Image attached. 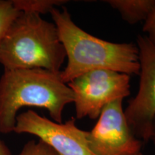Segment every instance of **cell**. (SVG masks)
Listing matches in <instances>:
<instances>
[{
  "label": "cell",
  "mask_w": 155,
  "mask_h": 155,
  "mask_svg": "<svg viewBox=\"0 0 155 155\" xmlns=\"http://www.w3.org/2000/svg\"><path fill=\"white\" fill-rule=\"evenodd\" d=\"M68 86L74 96L76 119H96L106 105L130 95V75L94 70L75 78Z\"/></svg>",
  "instance_id": "obj_4"
},
{
  "label": "cell",
  "mask_w": 155,
  "mask_h": 155,
  "mask_svg": "<svg viewBox=\"0 0 155 155\" xmlns=\"http://www.w3.org/2000/svg\"><path fill=\"white\" fill-rule=\"evenodd\" d=\"M75 120L57 123L28 110L17 115L14 131L36 136L59 155H96L89 147L88 131L79 129Z\"/></svg>",
  "instance_id": "obj_6"
},
{
  "label": "cell",
  "mask_w": 155,
  "mask_h": 155,
  "mask_svg": "<svg viewBox=\"0 0 155 155\" xmlns=\"http://www.w3.org/2000/svg\"><path fill=\"white\" fill-rule=\"evenodd\" d=\"M0 155H12L10 150L1 139H0Z\"/></svg>",
  "instance_id": "obj_13"
},
{
  "label": "cell",
  "mask_w": 155,
  "mask_h": 155,
  "mask_svg": "<svg viewBox=\"0 0 155 155\" xmlns=\"http://www.w3.org/2000/svg\"><path fill=\"white\" fill-rule=\"evenodd\" d=\"M65 58L55 24L35 13H19L0 42V64L5 70L61 73Z\"/></svg>",
  "instance_id": "obj_3"
},
{
  "label": "cell",
  "mask_w": 155,
  "mask_h": 155,
  "mask_svg": "<svg viewBox=\"0 0 155 155\" xmlns=\"http://www.w3.org/2000/svg\"><path fill=\"white\" fill-rule=\"evenodd\" d=\"M88 141L96 155H132L140 152L141 142L128 124L123 99L103 108L96 124L88 131Z\"/></svg>",
  "instance_id": "obj_7"
},
{
  "label": "cell",
  "mask_w": 155,
  "mask_h": 155,
  "mask_svg": "<svg viewBox=\"0 0 155 155\" xmlns=\"http://www.w3.org/2000/svg\"><path fill=\"white\" fill-rule=\"evenodd\" d=\"M143 32L147 34L145 36L151 43L155 46V6L144 20Z\"/></svg>",
  "instance_id": "obj_12"
},
{
  "label": "cell",
  "mask_w": 155,
  "mask_h": 155,
  "mask_svg": "<svg viewBox=\"0 0 155 155\" xmlns=\"http://www.w3.org/2000/svg\"><path fill=\"white\" fill-rule=\"evenodd\" d=\"M14 7L19 12L42 15L50 12L55 7L65 5L67 0H11Z\"/></svg>",
  "instance_id": "obj_9"
},
{
  "label": "cell",
  "mask_w": 155,
  "mask_h": 155,
  "mask_svg": "<svg viewBox=\"0 0 155 155\" xmlns=\"http://www.w3.org/2000/svg\"><path fill=\"white\" fill-rule=\"evenodd\" d=\"M151 140L153 141V142H154V144L155 146V119L154 121V126H153V131H152V137H151Z\"/></svg>",
  "instance_id": "obj_14"
},
{
  "label": "cell",
  "mask_w": 155,
  "mask_h": 155,
  "mask_svg": "<svg viewBox=\"0 0 155 155\" xmlns=\"http://www.w3.org/2000/svg\"><path fill=\"white\" fill-rule=\"evenodd\" d=\"M137 43L140 64L139 87L124 114L135 137L148 141L152 137L155 119V46L143 35L138 37Z\"/></svg>",
  "instance_id": "obj_5"
},
{
  "label": "cell",
  "mask_w": 155,
  "mask_h": 155,
  "mask_svg": "<svg viewBox=\"0 0 155 155\" xmlns=\"http://www.w3.org/2000/svg\"><path fill=\"white\" fill-rule=\"evenodd\" d=\"M74 101L73 93L61 73L44 69L5 70L0 78V132L14 131L23 107L48 110L53 121L62 123L63 112Z\"/></svg>",
  "instance_id": "obj_2"
},
{
  "label": "cell",
  "mask_w": 155,
  "mask_h": 155,
  "mask_svg": "<svg viewBox=\"0 0 155 155\" xmlns=\"http://www.w3.org/2000/svg\"><path fill=\"white\" fill-rule=\"evenodd\" d=\"M17 155H59L51 147L41 140L30 141Z\"/></svg>",
  "instance_id": "obj_11"
},
{
  "label": "cell",
  "mask_w": 155,
  "mask_h": 155,
  "mask_svg": "<svg viewBox=\"0 0 155 155\" xmlns=\"http://www.w3.org/2000/svg\"><path fill=\"white\" fill-rule=\"evenodd\" d=\"M104 2L119 12L121 18L130 25L144 21L155 6V0H106Z\"/></svg>",
  "instance_id": "obj_8"
},
{
  "label": "cell",
  "mask_w": 155,
  "mask_h": 155,
  "mask_svg": "<svg viewBox=\"0 0 155 155\" xmlns=\"http://www.w3.org/2000/svg\"><path fill=\"white\" fill-rule=\"evenodd\" d=\"M11 0H0V42L12 22L19 15Z\"/></svg>",
  "instance_id": "obj_10"
},
{
  "label": "cell",
  "mask_w": 155,
  "mask_h": 155,
  "mask_svg": "<svg viewBox=\"0 0 155 155\" xmlns=\"http://www.w3.org/2000/svg\"><path fill=\"white\" fill-rule=\"evenodd\" d=\"M132 155H144V154H143L141 152H137V153H136V154H132Z\"/></svg>",
  "instance_id": "obj_15"
},
{
  "label": "cell",
  "mask_w": 155,
  "mask_h": 155,
  "mask_svg": "<svg viewBox=\"0 0 155 155\" xmlns=\"http://www.w3.org/2000/svg\"><path fill=\"white\" fill-rule=\"evenodd\" d=\"M50 13L68 59L66 67L61 72L64 83L68 84L75 78L98 69L139 75L137 45L108 42L88 33L75 24L66 8L60 10L55 7Z\"/></svg>",
  "instance_id": "obj_1"
}]
</instances>
